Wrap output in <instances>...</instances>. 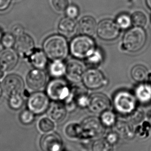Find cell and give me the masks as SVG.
Instances as JSON below:
<instances>
[{"label":"cell","instance_id":"cell-1","mask_svg":"<svg viewBox=\"0 0 151 151\" xmlns=\"http://www.w3.org/2000/svg\"><path fill=\"white\" fill-rule=\"evenodd\" d=\"M44 51L52 61L65 59L69 52V45L62 35H53L46 38L43 44Z\"/></svg>","mask_w":151,"mask_h":151},{"label":"cell","instance_id":"cell-2","mask_svg":"<svg viewBox=\"0 0 151 151\" xmlns=\"http://www.w3.org/2000/svg\"><path fill=\"white\" fill-rule=\"evenodd\" d=\"M51 101L65 103L73 97V90L61 78H54L47 85L46 92Z\"/></svg>","mask_w":151,"mask_h":151},{"label":"cell","instance_id":"cell-3","mask_svg":"<svg viewBox=\"0 0 151 151\" xmlns=\"http://www.w3.org/2000/svg\"><path fill=\"white\" fill-rule=\"evenodd\" d=\"M71 55L78 59H86L96 49L94 40L91 36L80 35L73 38L69 45Z\"/></svg>","mask_w":151,"mask_h":151},{"label":"cell","instance_id":"cell-4","mask_svg":"<svg viewBox=\"0 0 151 151\" xmlns=\"http://www.w3.org/2000/svg\"><path fill=\"white\" fill-rule=\"evenodd\" d=\"M147 38V34L142 27H135L125 34L123 38V46L125 50L129 52H137L144 47Z\"/></svg>","mask_w":151,"mask_h":151},{"label":"cell","instance_id":"cell-5","mask_svg":"<svg viewBox=\"0 0 151 151\" xmlns=\"http://www.w3.org/2000/svg\"><path fill=\"white\" fill-rule=\"evenodd\" d=\"M51 100L45 92L36 91L31 93L27 98V109L36 116L42 115L48 111L50 107Z\"/></svg>","mask_w":151,"mask_h":151},{"label":"cell","instance_id":"cell-6","mask_svg":"<svg viewBox=\"0 0 151 151\" xmlns=\"http://www.w3.org/2000/svg\"><path fill=\"white\" fill-rule=\"evenodd\" d=\"M137 99L135 95L132 93L126 91H121L114 96L113 104L116 111L127 115L136 109Z\"/></svg>","mask_w":151,"mask_h":151},{"label":"cell","instance_id":"cell-7","mask_svg":"<svg viewBox=\"0 0 151 151\" xmlns=\"http://www.w3.org/2000/svg\"><path fill=\"white\" fill-rule=\"evenodd\" d=\"M83 131L82 140H88L95 138L103 134L104 131L103 125L99 118L88 116L85 118L81 123Z\"/></svg>","mask_w":151,"mask_h":151},{"label":"cell","instance_id":"cell-8","mask_svg":"<svg viewBox=\"0 0 151 151\" xmlns=\"http://www.w3.org/2000/svg\"><path fill=\"white\" fill-rule=\"evenodd\" d=\"M3 92L10 96L14 95L23 94L24 92V82L22 78L17 74H10L3 80Z\"/></svg>","mask_w":151,"mask_h":151},{"label":"cell","instance_id":"cell-9","mask_svg":"<svg viewBox=\"0 0 151 151\" xmlns=\"http://www.w3.org/2000/svg\"><path fill=\"white\" fill-rule=\"evenodd\" d=\"M96 32L99 37L103 40H114L120 35V28L116 22L105 19L99 23Z\"/></svg>","mask_w":151,"mask_h":151},{"label":"cell","instance_id":"cell-10","mask_svg":"<svg viewBox=\"0 0 151 151\" xmlns=\"http://www.w3.org/2000/svg\"><path fill=\"white\" fill-rule=\"evenodd\" d=\"M82 81L86 88L92 90L101 88L106 83L104 74L96 68H90L85 71Z\"/></svg>","mask_w":151,"mask_h":151},{"label":"cell","instance_id":"cell-11","mask_svg":"<svg viewBox=\"0 0 151 151\" xmlns=\"http://www.w3.org/2000/svg\"><path fill=\"white\" fill-rule=\"evenodd\" d=\"M40 147L42 151H63V140L57 132L44 134L40 139Z\"/></svg>","mask_w":151,"mask_h":151},{"label":"cell","instance_id":"cell-12","mask_svg":"<svg viewBox=\"0 0 151 151\" xmlns=\"http://www.w3.org/2000/svg\"><path fill=\"white\" fill-rule=\"evenodd\" d=\"M111 106L110 99L104 93H94L89 96L88 108L93 113H102L110 109Z\"/></svg>","mask_w":151,"mask_h":151},{"label":"cell","instance_id":"cell-13","mask_svg":"<svg viewBox=\"0 0 151 151\" xmlns=\"http://www.w3.org/2000/svg\"><path fill=\"white\" fill-rule=\"evenodd\" d=\"M46 75L42 69H32L27 73L26 77L27 87L33 92L42 90L46 86Z\"/></svg>","mask_w":151,"mask_h":151},{"label":"cell","instance_id":"cell-14","mask_svg":"<svg viewBox=\"0 0 151 151\" xmlns=\"http://www.w3.org/2000/svg\"><path fill=\"white\" fill-rule=\"evenodd\" d=\"M15 51L21 57H28L35 49V43L33 38L24 33L16 37Z\"/></svg>","mask_w":151,"mask_h":151},{"label":"cell","instance_id":"cell-15","mask_svg":"<svg viewBox=\"0 0 151 151\" xmlns=\"http://www.w3.org/2000/svg\"><path fill=\"white\" fill-rule=\"evenodd\" d=\"M84 72V65L77 60H70L66 64L65 75L71 82L78 83L82 81Z\"/></svg>","mask_w":151,"mask_h":151},{"label":"cell","instance_id":"cell-16","mask_svg":"<svg viewBox=\"0 0 151 151\" xmlns=\"http://www.w3.org/2000/svg\"><path fill=\"white\" fill-rule=\"evenodd\" d=\"M19 61V55L15 50L5 48L0 52V68L9 71L16 67Z\"/></svg>","mask_w":151,"mask_h":151},{"label":"cell","instance_id":"cell-17","mask_svg":"<svg viewBox=\"0 0 151 151\" xmlns=\"http://www.w3.org/2000/svg\"><path fill=\"white\" fill-rule=\"evenodd\" d=\"M97 24L93 17L84 16L77 24V30L80 35L92 36L96 32Z\"/></svg>","mask_w":151,"mask_h":151},{"label":"cell","instance_id":"cell-18","mask_svg":"<svg viewBox=\"0 0 151 151\" xmlns=\"http://www.w3.org/2000/svg\"><path fill=\"white\" fill-rule=\"evenodd\" d=\"M49 117L55 123L63 122L67 116V111L64 103L53 101L48 110Z\"/></svg>","mask_w":151,"mask_h":151},{"label":"cell","instance_id":"cell-19","mask_svg":"<svg viewBox=\"0 0 151 151\" xmlns=\"http://www.w3.org/2000/svg\"><path fill=\"white\" fill-rule=\"evenodd\" d=\"M28 60L35 68L43 69L46 66L48 57L44 51L40 49L35 50L27 57Z\"/></svg>","mask_w":151,"mask_h":151},{"label":"cell","instance_id":"cell-20","mask_svg":"<svg viewBox=\"0 0 151 151\" xmlns=\"http://www.w3.org/2000/svg\"><path fill=\"white\" fill-rule=\"evenodd\" d=\"M76 29H77V24L74 19L64 17L59 22L58 31L62 35L70 36L74 34Z\"/></svg>","mask_w":151,"mask_h":151},{"label":"cell","instance_id":"cell-21","mask_svg":"<svg viewBox=\"0 0 151 151\" xmlns=\"http://www.w3.org/2000/svg\"><path fill=\"white\" fill-rule=\"evenodd\" d=\"M116 132L120 138L124 139H131L134 137V132L132 125L125 121L116 122Z\"/></svg>","mask_w":151,"mask_h":151},{"label":"cell","instance_id":"cell-22","mask_svg":"<svg viewBox=\"0 0 151 151\" xmlns=\"http://www.w3.org/2000/svg\"><path fill=\"white\" fill-rule=\"evenodd\" d=\"M64 134L68 138L71 140H81L83 131L81 124L70 123L67 124L64 128Z\"/></svg>","mask_w":151,"mask_h":151},{"label":"cell","instance_id":"cell-23","mask_svg":"<svg viewBox=\"0 0 151 151\" xmlns=\"http://www.w3.org/2000/svg\"><path fill=\"white\" fill-rule=\"evenodd\" d=\"M135 96L142 103H147L151 100V86L149 83H141L137 87Z\"/></svg>","mask_w":151,"mask_h":151},{"label":"cell","instance_id":"cell-24","mask_svg":"<svg viewBox=\"0 0 151 151\" xmlns=\"http://www.w3.org/2000/svg\"><path fill=\"white\" fill-rule=\"evenodd\" d=\"M49 73L54 78H60L66 73V64L62 61H53L49 67Z\"/></svg>","mask_w":151,"mask_h":151},{"label":"cell","instance_id":"cell-25","mask_svg":"<svg viewBox=\"0 0 151 151\" xmlns=\"http://www.w3.org/2000/svg\"><path fill=\"white\" fill-rule=\"evenodd\" d=\"M131 76L137 82H143L149 77V72L145 66L137 65L132 69Z\"/></svg>","mask_w":151,"mask_h":151},{"label":"cell","instance_id":"cell-26","mask_svg":"<svg viewBox=\"0 0 151 151\" xmlns=\"http://www.w3.org/2000/svg\"><path fill=\"white\" fill-rule=\"evenodd\" d=\"M38 128L40 132L47 134L52 132L55 128V122L50 117H43L38 121Z\"/></svg>","mask_w":151,"mask_h":151},{"label":"cell","instance_id":"cell-27","mask_svg":"<svg viewBox=\"0 0 151 151\" xmlns=\"http://www.w3.org/2000/svg\"><path fill=\"white\" fill-rule=\"evenodd\" d=\"M99 119L103 125L106 127L114 126L117 122L115 113L110 109L101 113Z\"/></svg>","mask_w":151,"mask_h":151},{"label":"cell","instance_id":"cell-28","mask_svg":"<svg viewBox=\"0 0 151 151\" xmlns=\"http://www.w3.org/2000/svg\"><path fill=\"white\" fill-rule=\"evenodd\" d=\"M92 151H114V145L110 144L106 138L95 141L92 147Z\"/></svg>","mask_w":151,"mask_h":151},{"label":"cell","instance_id":"cell-29","mask_svg":"<svg viewBox=\"0 0 151 151\" xmlns=\"http://www.w3.org/2000/svg\"><path fill=\"white\" fill-rule=\"evenodd\" d=\"M24 105V99L22 95H14L9 96L8 105L10 109L18 111L22 108Z\"/></svg>","mask_w":151,"mask_h":151},{"label":"cell","instance_id":"cell-30","mask_svg":"<svg viewBox=\"0 0 151 151\" xmlns=\"http://www.w3.org/2000/svg\"><path fill=\"white\" fill-rule=\"evenodd\" d=\"M36 115L29 109H24L19 114V120L23 125L27 126L31 125L35 121Z\"/></svg>","mask_w":151,"mask_h":151},{"label":"cell","instance_id":"cell-31","mask_svg":"<svg viewBox=\"0 0 151 151\" xmlns=\"http://www.w3.org/2000/svg\"><path fill=\"white\" fill-rule=\"evenodd\" d=\"M73 99L77 107L81 108H88L89 96L84 93L79 92L73 90Z\"/></svg>","mask_w":151,"mask_h":151},{"label":"cell","instance_id":"cell-32","mask_svg":"<svg viewBox=\"0 0 151 151\" xmlns=\"http://www.w3.org/2000/svg\"><path fill=\"white\" fill-rule=\"evenodd\" d=\"M132 23L135 27H142L146 25L147 18L144 13L141 12H136L131 16Z\"/></svg>","mask_w":151,"mask_h":151},{"label":"cell","instance_id":"cell-33","mask_svg":"<svg viewBox=\"0 0 151 151\" xmlns=\"http://www.w3.org/2000/svg\"><path fill=\"white\" fill-rule=\"evenodd\" d=\"M116 23L120 29H128L132 24V18L129 15L126 14H122L117 17L116 20Z\"/></svg>","mask_w":151,"mask_h":151},{"label":"cell","instance_id":"cell-34","mask_svg":"<svg viewBox=\"0 0 151 151\" xmlns=\"http://www.w3.org/2000/svg\"><path fill=\"white\" fill-rule=\"evenodd\" d=\"M51 4L58 13L65 12L69 5V0H50Z\"/></svg>","mask_w":151,"mask_h":151},{"label":"cell","instance_id":"cell-35","mask_svg":"<svg viewBox=\"0 0 151 151\" xmlns=\"http://www.w3.org/2000/svg\"><path fill=\"white\" fill-rule=\"evenodd\" d=\"M1 42L5 48H12L15 45L16 37L12 33H6L3 35Z\"/></svg>","mask_w":151,"mask_h":151},{"label":"cell","instance_id":"cell-36","mask_svg":"<svg viewBox=\"0 0 151 151\" xmlns=\"http://www.w3.org/2000/svg\"><path fill=\"white\" fill-rule=\"evenodd\" d=\"M103 55L101 51L96 49L86 59L88 63L92 65H99L103 60Z\"/></svg>","mask_w":151,"mask_h":151},{"label":"cell","instance_id":"cell-37","mask_svg":"<svg viewBox=\"0 0 151 151\" xmlns=\"http://www.w3.org/2000/svg\"><path fill=\"white\" fill-rule=\"evenodd\" d=\"M65 12L67 17L73 19L78 17L79 14V10L78 7L74 5H69Z\"/></svg>","mask_w":151,"mask_h":151},{"label":"cell","instance_id":"cell-38","mask_svg":"<svg viewBox=\"0 0 151 151\" xmlns=\"http://www.w3.org/2000/svg\"><path fill=\"white\" fill-rule=\"evenodd\" d=\"M105 138L110 144L114 145L118 142L120 136L116 132H111L107 134Z\"/></svg>","mask_w":151,"mask_h":151},{"label":"cell","instance_id":"cell-39","mask_svg":"<svg viewBox=\"0 0 151 151\" xmlns=\"http://www.w3.org/2000/svg\"><path fill=\"white\" fill-rule=\"evenodd\" d=\"M130 115H131V121L134 123H138L142 119L143 112L141 110L136 109Z\"/></svg>","mask_w":151,"mask_h":151},{"label":"cell","instance_id":"cell-40","mask_svg":"<svg viewBox=\"0 0 151 151\" xmlns=\"http://www.w3.org/2000/svg\"><path fill=\"white\" fill-rule=\"evenodd\" d=\"M24 28L21 25L16 24L12 28V33L16 37L24 33Z\"/></svg>","mask_w":151,"mask_h":151},{"label":"cell","instance_id":"cell-41","mask_svg":"<svg viewBox=\"0 0 151 151\" xmlns=\"http://www.w3.org/2000/svg\"><path fill=\"white\" fill-rule=\"evenodd\" d=\"M12 2V0H0V12L6 10Z\"/></svg>","mask_w":151,"mask_h":151},{"label":"cell","instance_id":"cell-42","mask_svg":"<svg viewBox=\"0 0 151 151\" xmlns=\"http://www.w3.org/2000/svg\"><path fill=\"white\" fill-rule=\"evenodd\" d=\"M5 75V71L0 68V80L4 78Z\"/></svg>","mask_w":151,"mask_h":151},{"label":"cell","instance_id":"cell-43","mask_svg":"<svg viewBox=\"0 0 151 151\" xmlns=\"http://www.w3.org/2000/svg\"><path fill=\"white\" fill-rule=\"evenodd\" d=\"M3 93L4 92H3V90L2 84H1V83H0V99H1V97L2 96Z\"/></svg>","mask_w":151,"mask_h":151},{"label":"cell","instance_id":"cell-44","mask_svg":"<svg viewBox=\"0 0 151 151\" xmlns=\"http://www.w3.org/2000/svg\"><path fill=\"white\" fill-rule=\"evenodd\" d=\"M146 2L147 6L151 9V0H146Z\"/></svg>","mask_w":151,"mask_h":151},{"label":"cell","instance_id":"cell-45","mask_svg":"<svg viewBox=\"0 0 151 151\" xmlns=\"http://www.w3.org/2000/svg\"><path fill=\"white\" fill-rule=\"evenodd\" d=\"M149 84L151 86V75L149 77Z\"/></svg>","mask_w":151,"mask_h":151},{"label":"cell","instance_id":"cell-46","mask_svg":"<svg viewBox=\"0 0 151 151\" xmlns=\"http://www.w3.org/2000/svg\"><path fill=\"white\" fill-rule=\"evenodd\" d=\"M2 34L1 33V32L0 31V40H1V38H2Z\"/></svg>","mask_w":151,"mask_h":151}]
</instances>
